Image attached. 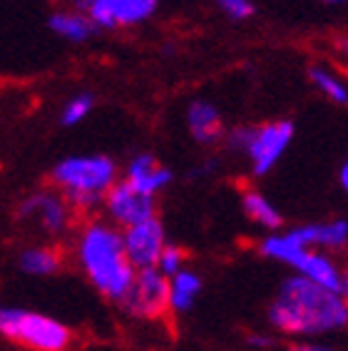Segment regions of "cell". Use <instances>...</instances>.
<instances>
[{
    "label": "cell",
    "instance_id": "6da1fadb",
    "mask_svg": "<svg viewBox=\"0 0 348 351\" xmlns=\"http://www.w3.org/2000/svg\"><path fill=\"white\" fill-rule=\"evenodd\" d=\"M269 324L288 337H321L348 326V302L308 277L282 282L266 309Z\"/></svg>",
    "mask_w": 348,
    "mask_h": 351
},
{
    "label": "cell",
    "instance_id": "7a4b0ae2",
    "mask_svg": "<svg viewBox=\"0 0 348 351\" xmlns=\"http://www.w3.org/2000/svg\"><path fill=\"white\" fill-rule=\"evenodd\" d=\"M77 262L85 271L87 282L100 291L102 297L122 302L127 297L137 269L129 262L125 250V234L117 224L105 219H92L77 234Z\"/></svg>",
    "mask_w": 348,
    "mask_h": 351
},
{
    "label": "cell",
    "instance_id": "3957f363",
    "mask_svg": "<svg viewBox=\"0 0 348 351\" xmlns=\"http://www.w3.org/2000/svg\"><path fill=\"white\" fill-rule=\"evenodd\" d=\"M50 182L75 210L87 212L105 202L108 192L120 180L117 165L108 155H77L55 165Z\"/></svg>",
    "mask_w": 348,
    "mask_h": 351
},
{
    "label": "cell",
    "instance_id": "277c9868",
    "mask_svg": "<svg viewBox=\"0 0 348 351\" xmlns=\"http://www.w3.org/2000/svg\"><path fill=\"white\" fill-rule=\"evenodd\" d=\"M0 334L33 351H67L73 334L62 322L23 306L0 309Z\"/></svg>",
    "mask_w": 348,
    "mask_h": 351
},
{
    "label": "cell",
    "instance_id": "5b68a950",
    "mask_svg": "<svg viewBox=\"0 0 348 351\" xmlns=\"http://www.w3.org/2000/svg\"><path fill=\"white\" fill-rule=\"evenodd\" d=\"M259 252L264 257L294 267L296 274L308 277L311 282L321 284L326 289L338 291V287H341V269H338V264L328 254H323V250H311V247L299 244L288 232L286 234L264 237L259 244Z\"/></svg>",
    "mask_w": 348,
    "mask_h": 351
},
{
    "label": "cell",
    "instance_id": "8992f818",
    "mask_svg": "<svg viewBox=\"0 0 348 351\" xmlns=\"http://www.w3.org/2000/svg\"><path fill=\"white\" fill-rule=\"evenodd\" d=\"M294 140V122L291 120H274L266 125H251V135L241 155L249 157L251 172L256 177L269 175L282 160L286 147Z\"/></svg>",
    "mask_w": 348,
    "mask_h": 351
},
{
    "label": "cell",
    "instance_id": "52a82bcc",
    "mask_svg": "<svg viewBox=\"0 0 348 351\" xmlns=\"http://www.w3.org/2000/svg\"><path fill=\"white\" fill-rule=\"evenodd\" d=\"M122 309L137 319L162 317L169 309V277L162 274L160 267L140 269L127 297L122 299Z\"/></svg>",
    "mask_w": 348,
    "mask_h": 351
},
{
    "label": "cell",
    "instance_id": "ba28073f",
    "mask_svg": "<svg viewBox=\"0 0 348 351\" xmlns=\"http://www.w3.org/2000/svg\"><path fill=\"white\" fill-rule=\"evenodd\" d=\"M75 212L77 210L67 202L58 189L35 192V195L25 197V199L18 204V217H21V219H33V222H38V227H40L45 234H53V237H62L70 230Z\"/></svg>",
    "mask_w": 348,
    "mask_h": 351
},
{
    "label": "cell",
    "instance_id": "9c48e42d",
    "mask_svg": "<svg viewBox=\"0 0 348 351\" xmlns=\"http://www.w3.org/2000/svg\"><path fill=\"white\" fill-rule=\"evenodd\" d=\"M160 0H77V10L102 30H117L152 18Z\"/></svg>",
    "mask_w": 348,
    "mask_h": 351
},
{
    "label": "cell",
    "instance_id": "30bf717a",
    "mask_svg": "<svg viewBox=\"0 0 348 351\" xmlns=\"http://www.w3.org/2000/svg\"><path fill=\"white\" fill-rule=\"evenodd\" d=\"M105 215L108 222L117 224L120 230H127L132 224L147 222L152 217H157V202L154 197L142 195L140 189H134L127 180H120L105 197Z\"/></svg>",
    "mask_w": 348,
    "mask_h": 351
},
{
    "label": "cell",
    "instance_id": "8fae6325",
    "mask_svg": "<svg viewBox=\"0 0 348 351\" xmlns=\"http://www.w3.org/2000/svg\"><path fill=\"white\" fill-rule=\"evenodd\" d=\"M122 234H125V250H127V257L134 264V269H149V267L160 264L162 252L167 250V237H164V227L157 217L147 222L132 224L127 230H122Z\"/></svg>",
    "mask_w": 348,
    "mask_h": 351
},
{
    "label": "cell",
    "instance_id": "7c38bea8",
    "mask_svg": "<svg viewBox=\"0 0 348 351\" xmlns=\"http://www.w3.org/2000/svg\"><path fill=\"white\" fill-rule=\"evenodd\" d=\"M125 180L134 189H140L142 195L157 197L162 189L172 182V169L162 167L154 160V155H149V152H142V155L129 160L127 169H125Z\"/></svg>",
    "mask_w": 348,
    "mask_h": 351
},
{
    "label": "cell",
    "instance_id": "4fadbf2b",
    "mask_svg": "<svg viewBox=\"0 0 348 351\" xmlns=\"http://www.w3.org/2000/svg\"><path fill=\"white\" fill-rule=\"evenodd\" d=\"M288 234L296 242L311 250H343L348 244V222L346 219H334L323 224H303L296 230H288Z\"/></svg>",
    "mask_w": 348,
    "mask_h": 351
},
{
    "label": "cell",
    "instance_id": "5bb4252c",
    "mask_svg": "<svg viewBox=\"0 0 348 351\" xmlns=\"http://www.w3.org/2000/svg\"><path fill=\"white\" fill-rule=\"evenodd\" d=\"M187 128H189V135L195 137V142H199V145H214L221 137H227L221 112L207 100L189 102Z\"/></svg>",
    "mask_w": 348,
    "mask_h": 351
},
{
    "label": "cell",
    "instance_id": "9a60e30c",
    "mask_svg": "<svg viewBox=\"0 0 348 351\" xmlns=\"http://www.w3.org/2000/svg\"><path fill=\"white\" fill-rule=\"evenodd\" d=\"M47 27L53 30L55 35H60L70 43H85L90 40L97 30L90 15L82 13V10H58V13L50 15L47 21Z\"/></svg>",
    "mask_w": 348,
    "mask_h": 351
},
{
    "label": "cell",
    "instance_id": "2e32d148",
    "mask_svg": "<svg viewBox=\"0 0 348 351\" xmlns=\"http://www.w3.org/2000/svg\"><path fill=\"white\" fill-rule=\"evenodd\" d=\"M18 267L27 277H55L62 269V254L55 247H27L18 254Z\"/></svg>",
    "mask_w": 348,
    "mask_h": 351
},
{
    "label": "cell",
    "instance_id": "e0dca14e",
    "mask_svg": "<svg viewBox=\"0 0 348 351\" xmlns=\"http://www.w3.org/2000/svg\"><path fill=\"white\" fill-rule=\"evenodd\" d=\"M241 210H244V215H247L251 222L259 224L261 230L276 232L284 227L282 212L276 210L274 204L269 202L261 192H256V189H247V192L241 195Z\"/></svg>",
    "mask_w": 348,
    "mask_h": 351
},
{
    "label": "cell",
    "instance_id": "ac0fdd59",
    "mask_svg": "<svg viewBox=\"0 0 348 351\" xmlns=\"http://www.w3.org/2000/svg\"><path fill=\"white\" fill-rule=\"evenodd\" d=\"M199 291H201V279L197 271L182 269L179 274H174L169 279V311H177V314L189 311L195 306Z\"/></svg>",
    "mask_w": 348,
    "mask_h": 351
},
{
    "label": "cell",
    "instance_id": "d6986e66",
    "mask_svg": "<svg viewBox=\"0 0 348 351\" xmlns=\"http://www.w3.org/2000/svg\"><path fill=\"white\" fill-rule=\"evenodd\" d=\"M308 77H311V82H314L316 90L323 97H328L336 105H348V85L334 70H328L326 65H311L308 68Z\"/></svg>",
    "mask_w": 348,
    "mask_h": 351
},
{
    "label": "cell",
    "instance_id": "ffe728a7",
    "mask_svg": "<svg viewBox=\"0 0 348 351\" xmlns=\"http://www.w3.org/2000/svg\"><path fill=\"white\" fill-rule=\"evenodd\" d=\"M95 108V97L90 93H77L75 97L65 102V108L60 112V122L65 128H75V125H80Z\"/></svg>",
    "mask_w": 348,
    "mask_h": 351
},
{
    "label": "cell",
    "instance_id": "44dd1931",
    "mask_svg": "<svg viewBox=\"0 0 348 351\" xmlns=\"http://www.w3.org/2000/svg\"><path fill=\"white\" fill-rule=\"evenodd\" d=\"M184 262H187V254H184L177 244H167V250L162 252L157 267H160L162 274H167V277L172 279L174 274H179V271L184 269Z\"/></svg>",
    "mask_w": 348,
    "mask_h": 351
},
{
    "label": "cell",
    "instance_id": "7402d4cb",
    "mask_svg": "<svg viewBox=\"0 0 348 351\" xmlns=\"http://www.w3.org/2000/svg\"><path fill=\"white\" fill-rule=\"evenodd\" d=\"M216 5L232 21H249L254 15V3L251 0H216Z\"/></svg>",
    "mask_w": 348,
    "mask_h": 351
},
{
    "label": "cell",
    "instance_id": "603a6c76",
    "mask_svg": "<svg viewBox=\"0 0 348 351\" xmlns=\"http://www.w3.org/2000/svg\"><path fill=\"white\" fill-rule=\"evenodd\" d=\"M286 351H334V349L326 344H316V341H296Z\"/></svg>",
    "mask_w": 348,
    "mask_h": 351
},
{
    "label": "cell",
    "instance_id": "cb8c5ba5",
    "mask_svg": "<svg viewBox=\"0 0 348 351\" xmlns=\"http://www.w3.org/2000/svg\"><path fill=\"white\" fill-rule=\"evenodd\" d=\"M249 344L256 346V349H266V346H271V339L261 337V334H251V337H249Z\"/></svg>",
    "mask_w": 348,
    "mask_h": 351
},
{
    "label": "cell",
    "instance_id": "d4e9b609",
    "mask_svg": "<svg viewBox=\"0 0 348 351\" xmlns=\"http://www.w3.org/2000/svg\"><path fill=\"white\" fill-rule=\"evenodd\" d=\"M338 294L348 302V267L341 269V287H338Z\"/></svg>",
    "mask_w": 348,
    "mask_h": 351
},
{
    "label": "cell",
    "instance_id": "484cf974",
    "mask_svg": "<svg viewBox=\"0 0 348 351\" xmlns=\"http://www.w3.org/2000/svg\"><path fill=\"white\" fill-rule=\"evenodd\" d=\"M338 180H341V187L348 192V160H346V162H343L341 172H338Z\"/></svg>",
    "mask_w": 348,
    "mask_h": 351
},
{
    "label": "cell",
    "instance_id": "4316f807",
    "mask_svg": "<svg viewBox=\"0 0 348 351\" xmlns=\"http://www.w3.org/2000/svg\"><path fill=\"white\" fill-rule=\"evenodd\" d=\"M338 50H341L343 60L348 62V38H341V40H338Z\"/></svg>",
    "mask_w": 348,
    "mask_h": 351
}]
</instances>
